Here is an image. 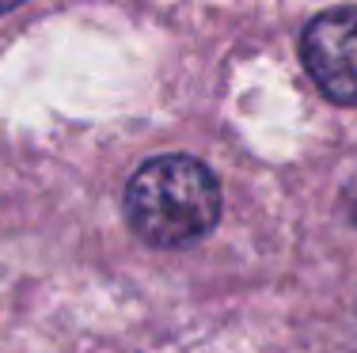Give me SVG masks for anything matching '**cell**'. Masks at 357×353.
Wrapping results in <instances>:
<instances>
[{"instance_id": "2", "label": "cell", "mask_w": 357, "mask_h": 353, "mask_svg": "<svg viewBox=\"0 0 357 353\" xmlns=\"http://www.w3.org/2000/svg\"><path fill=\"white\" fill-rule=\"evenodd\" d=\"M301 57L323 95L357 107V8L316 15L301 38Z\"/></svg>"}, {"instance_id": "4", "label": "cell", "mask_w": 357, "mask_h": 353, "mask_svg": "<svg viewBox=\"0 0 357 353\" xmlns=\"http://www.w3.org/2000/svg\"><path fill=\"white\" fill-rule=\"evenodd\" d=\"M15 4H23V0H0V12H12Z\"/></svg>"}, {"instance_id": "1", "label": "cell", "mask_w": 357, "mask_h": 353, "mask_svg": "<svg viewBox=\"0 0 357 353\" xmlns=\"http://www.w3.org/2000/svg\"><path fill=\"white\" fill-rule=\"evenodd\" d=\"M126 217L152 247H186L217 224L220 187L194 156H156L126 187Z\"/></svg>"}, {"instance_id": "3", "label": "cell", "mask_w": 357, "mask_h": 353, "mask_svg": "<svg viewBox=\"0 0 357 353\" xmlns=\"http://www.w3.org/2000/svg\"><path fill=\"white\" fill-rule=\"evenodd\" d=\"M346 209H350V217H354V224H357V179L350 182V190H346Z\"/></svg>"}]
</instances>
